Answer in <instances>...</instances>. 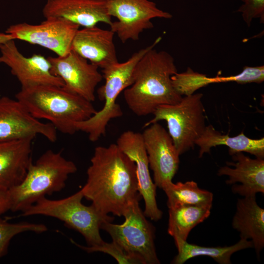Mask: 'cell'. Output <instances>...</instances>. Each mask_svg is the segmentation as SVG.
Returning a JSON list of instances; mask_svg holds the SVG:
<instances>
[{
  "label": "cell",
  "mask_w": 264,
  "mask_h": 264,
  "mask_svg": "<svg viewBox=\"0 0 264 264\" xmlns=\"http://www.w3.org/2000/svg\"><path fill=\"white\" fill-rule=\"evenodd\" d=\"M70 241L76 246L88 253L101 252L109 254L119 264H145L140 257L126 252L113 241L110 243L104 242L97 246H89L80 245L72 239Z\"/></svg>",
  "instance_id": "obj_27"
},
{
  "label": "cell",
  "mask_w": 264,
  "mask_h": 264,
  "mask_svg": "<svg viewBox=\"0 0 264 264\" xmlns=\"http://www.w3.org/2000/svg\"><path fill=\"white\" fill-rule=\"evenodd\" d=\"M232 225L241 239L252 241L259 258L264 247V210L257 204L256 196L238 199Z\"/></svg>",
  "instance_id": "obj_20"
},
{
  "label": "cell",
  "mask_w": 264,
  "mask_h": 264,
  "mask_svg": "<svg viewBox=\"0 0 264 264\" xmlns=\"http://www.w3.org/2000/svg\"><path fill=\"white\" fill-rule=\"evenodd\" d=\"M109 0H47L43 9L46 18L59 17L79 26L90 27L99 22L110 25Z\"/></svg>",
  "instance_id": "obj_16"
},
{
  "label": "cell",
  "mask_w": 264,
  "mask_h": 264,
  "mask_svg": "<svg viewBox=\"0 0 264 264\" xmlns=\"http://www.w3.org/2000/svg\"><path fill=\"white\" fill-rule=\"evenodd\" d=\"M176 72L170 54L150 49L135 66L133 83L123 91L129 109L135 115L145 116L153 114L159 106L178 103L182 96L175 90L171 80Z\"/></svg>",
  "instance_id": "obj_2"
},
{
  "label": "cell",
  "mask_w": 264,
  "mask_h": 264,
  "mask_svg": "<svg viewBox=\"0 0 264 264\" xmlns=\"http://www.w3.org/2000/svg\"><path fill=\"white\" fill-rule=\"evenodd\" d=\"M57 132L51 123L34 118L17 99L0 97V141L40 135L54 142L57 139Z\"/></svg>",
  "instance_id": "obj_12"
},
{
  "label": "cell",
  "mask_w": 264,
  "mask_h": 264,
  "mask_svg": "<svg viewBox=\"0 0 264 264\" xmlns=\"http://www.w3.org/2000/svg\"><path fill=\"white\" fill-rule=\"evenodd\" d=\"M77 171L76 164L61 152L47 150L31 163L23 180L9 188L10 210L22 212L46 195L61 191L69 175Z\"/></svg>",
  "instance_id": "obj_4"
},
{
  "label": "cell",
  "mask_w": 264,
  "mask_h": 264,
  "mask_svg": "<svg viewBox=\"0 0 264 264\" xmlns=\"http://www.w3.org/2000/svg\"><path fill=\"white\" fill-rule=\"evenodd\" d=\"M139 200H134L128 206L123 216V223L106 221L101 229L108 233L112 241L125 251L140 257L145 264H159L154 244L155 228L146 219Z\"/></svg>",
  "instance_id": "obj_8"
},
{
  "label": "cell",
  "mask_w": 264,
  "mask_h": 264,
  "mask_svg": "<svg viewBox=\"0 0 264 264\" xmlns=\"http://www.w3.org/2000/svg\"><path fill=\"white\" fill-rule=\"evenodd\" d=\"M156 43L142 48L133 53L126 61L117 62L102 70L104 85L97 90L99 99L104 102L102 109L87 120L75 125L77 131H81L88 135L89 140L95 142L106 134L107 126L112 119L121 117L123 111L116 103L119 94L131 86L133 81L135 66L150 49L154 48Z\"/></svg>",
  "instance_id": "obj_5"
},
{
  "label": "cell",
  "mask_w": 264,
  "mask_h": 264,
  "mask_svg": "<svg viewBox=\"0 0 264 264\" xmlns=\"http://www.w3.org/2000/svg\"><path fill=\"white\" fill-rule=\"evenodd\" d=\"M162 189L167 196L168 208L183 204H212V193L200 188L197 183L192 180L176 183L172 181Z\"/></svg>",
  "instance_id": "obj_24"
},
{
  "label": "cell",
  "mask_w": 264,
  "mask_h": 264,
  "mask_svg": "<svg viewBox=\"0 0 264 264\" xmlns=\"http://www.w3.org/2000/svg\"><path fill=\"white\" fill-rule=\"evenodd\" d=\"M234 162H227L220 167L219 176H227L228 185H232V191L243 197L256 196L264 193V159L251 158L239 152L232 155Z\"/></svg>",
  "instance_id": "obj_17"
},
{
  "label": "cell",
  "mask_w": 264,
  "mask_h": 264,
  "mask_svg": "<svg viewBox=\"0 0 264 264\" xmlns=\"http://www.w3.org/2000/svg\"><path fill=\"white\" fill-rule=\"evenodd\" d=\"M79 27L65 19L49 17L38 24L22 22L11 25L5 33L14 40L39 45L58 56H63L71 50L72 43Z\"/></svg>",
  "instance_id": "obj_10"
},
{
  "label": "cell",
  "mask_w": 264,
  "mask_h": 264,
  "mask_svg": "<svg viewBox=\"0 0 264 264\" xmlns=\"http://www.w3.org/2000/svg\"><path fill=\"white\" fill-rule=\"evenodd\" d=\"M47 229L42 223L27 221L10 223L0 219V259L7 254L10 242L15 236L25 232L42 233Z\"/></svg>",
  "instance_id": "obj_26"
},
{
  "label": "cell",
  "mask_w": 264,
  "mask_h": 264,
  "mask_svg": "<svg viewBox=\"0 0 264 264\" xmlns=\"http://www.w3.org/2000/svg\"><path fill=\"white\" fill-rule=\"evenodd\" d=\"M142 133L154 182L162 189L172 182L179 164V154L167 131L158 122L146 127Z\"/></svg>",
  "instance_id": "obj_14"
},
{
  "label": "cell",
  "mask_w": 264,
  "mask_h": 264,
  "mask_svg": "<svg viewBox=\"0 0 264 264\" xmlns=\"http://www.w3.org/2000/svg\"><path fill=\"white\" fill-rule=\"evenodd\" d=\"M15 96L34 118L49 121L57 131L64 134L75 133L77 132L75 125L97 111L91 102L61 86L21 88Z\"/></svg>",
  "instance_id": "obj_3"
},
{
  "label": "cell",
  "mask_w": 264,
  "mask_h": 264,
  "mask_svg": "<svg viewBox=\"0 0 264 264\" xmlns=\"http://www.w3.org/2000/svg\"><path fill=\"white\" fill-rule=\"evenodd\" d=\"M114 33L96 25L77 31L71 50L102 69L118 62L113 42Z\"/></svg>",
  "instance_id": "obj_18"
},
{
  "label": "cell",
  "mask_w": 264,
  "mask_h": 264,
  "mask_svg": "<svg viewBox=\"0 0 264 264\" xmlns=\"http://www.w3.org/2000/svg\"><path fill=\"white\" fill-rule=\"evenodd\" d=\"M11 209L9 189L0 184V216Z\"/></svg>",
  "instance_id": "obj_30"
},
{
  "label": "cell",
  "mask_w": 264,
  "mask_h": 264,
  "mask_svg": "<svg viewBox=\"0 0 264 264\" xmlns=\"http://www.w3.org/2000/svg\"><path fill=\"white\" fill-rule=\"evenodd\" d=\"M108 6L110 16L117 19L110 25V29L123 43L137 41L144 30L152 28V19L173 17L149 0H109Z\"/></svg>",
  "instance_id": "obj_9"
},
{
  "label": "cell",
  "mask_w": 264,
  "mask_h": 264,
  "mask_svg": "<svg viewBox=\"0 0 264 264\" xmlns=\"http://www.w3.org/2000/svg\"><path fill=\"white\" fill-rule=\"evenodd\" d=\"M0 63L10 68L21 88L42 85L64 86L63 81L52 73L47 58L39 54L25 57L17 48L15 40L0 44Z\"/></svg>",
  "instance_id": "obj_13"
},
{
  "label": "cell",
  "mask_w": 264,
  "mask_h": 264,
  "mask_svg": "<svg viewBox=\"0 0 264 264\" xmlns=\"http://www.w3.org/2000/svg\"><path fill=\"white\" fill-rule=\"evenodd\" d=\"M175 242L178 253L172 261L174 264H182L191 258L201 256L210 257L220 264H231V257L234 253L253 247L251 241L242 239L232 245L223 247L200 246L189 243L187 241Z\"/></svg>",
  "instance_id": "obj_23"
},
{
  "label": "cell",
  "mask_w": 264,
  "mask_h": 264,
  "mask_svg": "<svg viewBox=\"0 0 264 264\" xmlns=\"http://www.w3.org/2000/svg\"><path fill=\"white\" fill-rule=\"evenodd\" d=\"M243 4L237 10L241 13L242 19L250 26L253 19H259L264 22V0H241Z\"/></svg>",
  "instance_id": "obj_29"
},
{
  "label": "cell",
  "mask_w": 264,
  "mask_h": 264,
  "mask_svg": "<svg viewBox=\"0 0 264 264\" xmlns=\"http://www.w3.org/2000/svg\"><path fill=\"white\" fill-rule=\"evenodd\" d=\"M171 80L173 87L182 96L193 94L198 89L215 83L214 77L195 72L190 67L184 72H176L171 77Z\"/></svg>",
  "instance_id": "obj_25"
},
{
  "label": "cell",
  "mask_w": 264,
  "mask_h": 264,
  "mask_svg": "<svg viewBox=\"0 0 264 264\" xmlns=\"http://www.w3.org/2000/svg\"><path fill=\"white\" fill-rule=\"evenodd\" d=\"M34 137L0 141V184L7 188L19 184L32 162Z\"/></svg>",
  "instance_id": "obj_19"
},
{
  "label": "cell",
  "mask_w": 264,
  "mask_h": 264,
  "mask_svg": "<svg viewBox=\"0 0 264 264\" xmlns=\"http://www.w3.org/2000/svg\"><path fill=\"white\" fill-rule=\"evenodd\" d=\"M11 40L14 39L10 34L0 31V44Z\"/></svg>",
  "instance_id": "obj_31"
},
{
  "label": "cell",
  "mask_w": 264,
  "mask_h": 264,
  "mask_svg": "<svg viewBox=\"0 0 264 264\" xmlns=\"http://www.w3.org/2000/svg\"><path fill=\"white\" fill-rule=\"evenodd\" d=\"M83 198L81 189L64 198L50 199L44 197L23 211L21 216L43 215L56 218L80 233L87 246H97L104 242L100 234L101 224L112 222L114 218L99 213L91 205H85L82 202Z\"/></svg>",
  "instance_id": "obj_6"
},
{
  "label": "cell",
  "mask_w": 264,
  "mask_h": 264,
  "mask_svg": "<svg viewBox=\"0 0 264 264\" xmlns=\"http://www.w3.org/2000/svg\"><path fill=\"white\" fill-rule=\"evenodd\" d=\"M47 58L52 73L63 81L66 89L94 101L95 88L103 79L98 66L72 50L63 56Z\"/></svg>",
  "instance_id": "obj_11"
},
{
  "label": "cell",
  "mask_w": 264,
  "mask_h": 264,
  "mask_svg": "<svg viewBox=\"0 0 264 264\" xmlns=\"http://www.w3.org/2000/svg\"><path fill=\"white\" fill-rule=\"evenodd\" d=\"M212 206L183 204L168 208V233L175 242L187 241L191 230L209 217Z\"/></svg>",
  "instance_id": "obj_22"
},
{
  "label": "cell",
  "mask_w": 264,
  "mask_h": 264,
  "mask_svg": "<svg viewBox=\"0 0 264 264\" xmlns=\"http://www.w3.org/2000/svg\"><path fill=\"white\" fill-rule=\"evenodd\" d=\"M202 93L182 97L177 103L158 107L144 128L161 120L166 122L169 133L179 155L193 149L206 127Z\"/></svg>",
  "instance_id": "obj_7"
},
{
  "label": "cell",
  "mask_w": 264,
  "mask_h": 264,
  "mask_svg": "<svg viewBox=\"0 0 264 264\" xmlns=\"http://www.w3.org/2000/svg\"><path fill=\"white\" fill-rule=\"evenodd\" d=\"M199 147L198 157L205 153H210L211 149L220 145L228 148L230 155L239 152H246L254 155L256 158L264 159V138L251 139L243 132L231 137L228 134H221L212 125L206 126L205 130L196 142Z\"/></svg>",
  "instance_id": "obj_21"
},
{
  "label": "cell",
  "mask_w": 264,
  "mask_h": 264,
  "mask_svg": "<svg viewBox=\"0 0 264 264\" xmlns=\"http://www.w3.org/2000/svg\"><path fill=\"white\" fill-rule=\"evenodd\" d=\"M81 189L84 198L103 215L121 217L133 201L140 200L136 166L115 143L95 147Z\"/></svg>",
  "instance_id": "obj_1"
},
{
  "label": "cell",
  "mask_w": 264,
  "mask_h": 264,
  "mask_svg": "<svg viewBox=\"0 0 264 264\" xmlns=\"http://www.w3.org/2000/svg\"><path fill=\"white\" fill-rule=\"evenodd\" d=\"M116 144L121 150L134 161L136 169L139 192L144 199V214L154 221H158L162 212L156 202V186L149 171V164L142 133L128 130L118 138Z\"/></svg>",
  "instance_id": "obj_15"
},
{
  "label": "cell",
  "mask_w": 264,
  "mask_h": 264,
  "mask_svg": "<svg viewBox=\"0 0 264 264\" xmlns=\"http://www.w3.org/2000/svg\"><path fill=\"white\" fill-rule=\"evenodd\" d=\"M215 83L234 82L243 85L248 83H262L264 81V66H244L242 70L239 74L229 76L214 77Z\"/></svg>",
  "instance_id": "obj_28"
}]
</instances>
